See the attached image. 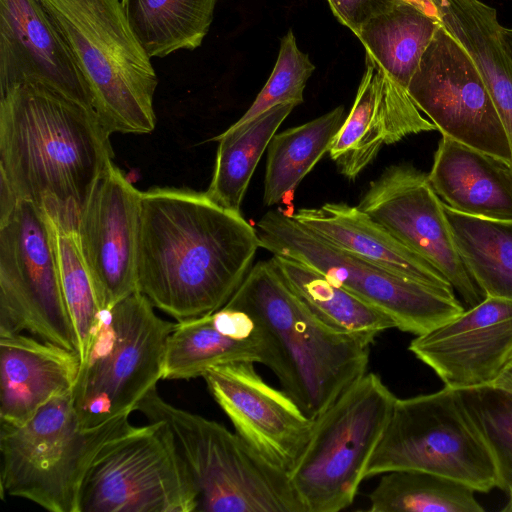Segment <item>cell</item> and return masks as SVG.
I'll return each instance as SVG.
<instances>
[{"instance_id": "603a6c76", "label": "cell", "mask_w": 512, "mask_h": 512, "mask_svg": "<svg viewBox=\"0 0 512 512\" xmlns=\"http://www.w3.org/2000/svg\"><path fill=\"white\" fill-rule=\"evenodd\" d=\"M442 25L413 5L393 0L370 17L356 36L366 50V59L407 90L423 53Z\"/></svg>"}, {"instance_id": "e0dca14e", "label": "cell", "mask_w": 512, "mask_h": 512, "mask_svg": "<svg viewBox=\"0 0 512 512\" xmlns=\"http://www.w3.org/2000/svg\"><path fill=\"white\" fill-rule=\"evenodd\" d=\"M409 350L445 387L457 391L491 385L512 355V300L485 297L417 335Z\"/></svg>"}, {"instance_id": "8fae6325", "label": "cell", "mask_w": 512, "mask_h": 512, "mask_svg": "<svg viewBox=\"0 0 512 512\" xmlns=\"http://www.w3.org/2000/svg\"><path fill=\"white\" fill-rule=\"evenodd\" d=\"M262 248L306 264L390 316L396 328L421 335L465 310L455 291L405 278L342 250L281 208L257 223Z\"/></svg>"}, {"instance_id": "7c38bea8", "label": "cell", "mask_w": 512, "mask_h": 512, "mask_svg": "<svg viewBox=\"0 0 512 512\" xmlns=\"http://www.w3.org/2000/svg\"><path fill=\"white\" fill-rule=\"evenodd\" d=\"M198 494L164 421L109 442L84 479L79 512H197Z\"/></svg>"}, {"instance_id": "5bb4252c", "label": "cell", "mask_w": 512, "mask_h": 512, "mask_svg": "<svg viewBox=\"0 0 512 512\" xmlns=\"http://www.w3.org/2000/svg\"><path fill=\"white\" fill-rule=\"evenodd\" d=\"M357 207L440 271L468 307L485 299L456 248L428 174L412 165H392L369 184Z\"/></svg>"}, {"instance_id": "74e56055", "label": "cell", "mask_w": 512, "mask_h": 512, "mask_svg": "<svg viewBox=\"0 0 512 512\" xmlns=\"http://www.w3.org/2000/svg\"><path fill=\"white\" fill-rule=\"evenodd\" d=\"M503 38L509 55L512 58V28L503 27Z\"/></svg>"}, {"instance_id": "ba28073f", "label": "cell", "mask_w": 512, "mask_h": 512, "mask_svg": "<svg viewBox=\"0 0 512 512\" xmlns=\"http://www.w3.org/2000/svg\"><path fill=\"white\" fill-rule=\"evenodd\" d=\"M16 333L78 352L55 222L41 206L0 188V335Z\"/></svg>"}, {"instance_id": "2e32d148", "label": "cell", "mask_w": 512, "mask_h": 512, "mask_svg": "<svg viewBox=\"0 0 512 512\" xmlns=\"http://www.w3.org/2000/svg\"><path fill=\"white\" fill-rule=\"evenodd\" d=\"M141 194L111 161L75 227L101 310L138 291Z\"/></svg>"}, {"instance_id": "7402d4cb", "label": "cell", "mask_w": 512, "mask_h": 512, "mask_svg": "<svg viewBox=\"0 0 512 512\" xmlns=\"http://www.w3.org/2000/svg\"><path fill=\"white\" fill-rule=\"evenodd\" d=\"M428 178L451 209L512 220V165L506 161L442 136Z\"/></svg>"}, {"instance_id": "3957f363", "label": "cell", "mask_w": 512, "mask_h": 512, "mask_svg": "<svg viewBox=\"0 0 512 512\" xmlns=\"http://www.w3.org/2000/svg\"><path fill=\"white\" fill-rule=\"evenodd\" d=\"M225 305L246 312L265 331L282 390L312 419L367 373L375 338L340 334L324 326L288 287L271 259L257 262Z\"/></svg>"}, {"instance_id": "d590c367", "label": "cell", "mask_w": 512, "mask_h": 512, "mask_svg": "<svg viewBox=\"0 0 512 512\" xmlns=\"http://www.w3.org/2000/svg\"><path fill=\"white\" fill-rule=\"evenodd\" d=\"M413 5L423 13L442 24L440 0H401Z\"/></svg>"}, {"instance_id": "8992f818", "label": "cell", "mask_w": 512, "mask_h": 512, "mask_svg": "<svg viewBox=\"0 0 512 512\" xmlns=\"http://www.w3.org/2000/svg\"><path fill=\"white\" fill-rule=\"evenodd\" d=\"M136 411L169 427L197 490V512H304L289 474L236 432L170 404L157 387Z\"/></svg>"}, {"instance_id": "5b68a950", "label": "cell", "mask_w": 512, "mask_h": 512, "mask_svg": "<svg viewBox=\"0 0 512 512\" xmlns=\"http://www.w3.org/2000/svg\"><path fill=\"white\" fill-rule=\"evenodd\" d=\"M129 418L85 426L71 390L21 425H0L2 497L26 499L51 512H79L90 466L109 442L134 427Z\"/></svg>"}, {"instance_id": "f1b7e54d", "label": "cell", "mask_w": 512, "mask_h": 512, "mask_svg": "<svg viewBox=\"0 0 512 512\" xmlns=\"http://www.w3.org/2000/svg\"><path fill=\"white\" fill-rule=\"evenodd\" d=\"M471 487L425 471L382 474L368 495L370 512H482Z\"/></svg>"}, {"instance_id": "9c48e42d", "label": "cell", "mask_w": 512, "mask_h": 512, "mask_svg": "<svg viewBox=\"0 0 512 512\" xmlns=\"http://www.w3.org/2000/svg\"><path fill=\"white\" fill-rule=\"evenodd\" d=\"M396 399L370 372L315 419L311 437L289 472L304 512H338L353 503Z\"/></svg>"}, {"instance_id": "d4e9b609", "label": "cell", "mask_w": 512, "mask_h": 512, "mask_svg": "<svg viewBox=\"0 0 512 512\" xmlns=\"http://www.w3.org/2000/svg\"><path fill=\"white\" fill-rule=\"evenodd\" d=\"M295 107L279 104L213 138L218 149L206 194L224 208L240 212L255 168L276 131Z\"/></svg>"}, {"instance_id": "1f68e13d", "label": "cell", "mask_w": 512, "mask_h": 512, "mask_svg": "<svg viewBox=\"0 0 512 512\" xmlns=\"http://www.w3.org/2000/svg\"><path fill=\"white\" fill-rule=\"evenodd\" d=\"M456 392L493 456L498 488L506 492L512 485V392L493 385Z\"/></svg>"}, {"instance_id": "ac0fdd59", "label": "cell", "mask_w": 512, "mask_h": 512, "mask_svg": "<svg viewBox=\"0 0 512 512\" xmlns=\"http://www.w3.org/2000/svg\"><path fill=\"white\" fill-rule=\"evenodd\" d=\"M22 83L43 85L94 109L90 89L40 1L0 0V94Z\"/></svg>"}, {"instance_id": "44dd1931", "label": "cell", "mask_w": 512, "mask_h": 512, "mask_svg": "<svg viewBox=\"0 0 512 512\" xmlns=\"http://www.w3.org/2000/svg\"><path fill=\"white\" fill-rule=\"evenodd\" d=\"M291 217L332 245L374 265L425 285L455 291L440 271L357 206L325 203L298 209Z\"/></svg>"}, {"instance_id": "4316f807", "label": "cell", "mask_w": 512, "mask_h": 512, "mask_svg": "<svg viewBox=\"0 0 512 512\" xmlns=\"http://www.w3.org/2000/svg\"><path fill=\"white\" fill-rule=\"evenodd\" d=\"M344 120V107L338 106L273 136L268 145L264 177L265 205L272 206L293 198L298 184L329 152Z\"/></svg>"}, {"instance_id": "6da1fadb", "label": "cell", "mask_w": 512, "mask_h": 512, "mask_svg": "<svg viewBox=\"0 0 512 512\" xmlns=\"http://www.w3.org/2000/svg\"><path fill=\"white\" fill-rule=\"evenodd\" d=\"M261 247L256 228L206 192L141 194L138 291L177 321L210 314L236 292Z\"/></svg>"}, {"instance_id": "cb8c5ba5", "label": "cell", "mask_w": 512, "mask_h": 512, "mask_svg": "<svg viewBox=\"0 0 512 512\" xmlns=\"http://www.w3.org/2000/svg\"><path fill=\"white\" fill-rule=\"evenodd\" d=\"M271 261L288 287L328 329L376 338L396 328L386 313L333 283L316 269L280 255H273Z\"/></svg>"}, {"instance_id": "83f0119b", "label": "cell", "mask_w": 512, "mask_h": 512, "mask_svg": "<svg viewBox=\"0 0 512 512\" xmlns=\"http://www.w3.org/2000/svg\"><path fill=\"white\" fill-rule=\"evenodd\" d=\"M456 248L486 297L512 300V220L457 212L444 203Z\"/></svg>"}, {"instance_id": "e575fe53", "label": "cell", "mask_w": 512, "mask_h": 512, "mask_svg": "<svg viewBox=\"0 0 512 512\" xmlns=\"http://www.w3.org/2000/svg\"><path fill=\"white\" fill-rule=\"evenodd\" d=\"M336 19L355 35L373 15L386 8L393 0H327Z\"/></svg>"}, {"instance_id": "277c9868", "label": "cell", "mask_w": 512, "mask_h": 512, "mask_svg": "<svg viewBox=\"0 0 512 512\" xmlns=\"http://www.w3.org/2000/svg\"><path fill=\"white\" fill-rule=\"evenodd\" d=\"M39 1L67 43L106 129L111 134L153 132L158 78L121 0Z\"/></svg>"}, {"instance_id": "4fadbf2b", "label": "cell", "mask_w": 512, "mask_h": 512, "mask_svg": "<svg viewBox=\"0 0 512 512\" xmlns=\"http://www.w3.org/2000/svg\"><path fill=\"white\" fill-rule=\"evenodd\" d=\"M407 92L442 136L512 165V152L491 93L464 47L440 26Z\"/></svg>"}, {"instance_id": "8d00e7d4", "label": "cell", "mask_w": 512, "mask_h": 512, "mask_svg": "<svg viewBox=\"0 0 512 512\" xmlns=\"http://www.w3.org/2000/svg\"><path fill=\"white\" fill-rule=\"evenodd\" d=\"M491 385L512 392V355Z\"/></svg>"}, {"instance_id": "9a60e30c", "label": "cell", "mask_w": 512, "mask_h": 512, "mask_svg": "<svg viewBox=\"0 0 512 512\" xmlns=\"http://www.w3.org/2000/svg\"><path fill=\"white\" fill-rule=\"evenodd\" d=\"M254 364H220L206 370L202 378L235 432L270 464L289 474L311 437L315 419L285 391L266 383Z\"/></svg>"}, {"instance_id": "836d02e7", "label": "cell", "mask_w": 512, "mask_h": 512, "mask_svg": "<svg viewBox=\"0 0 512 512\" xmlns=\"http://www.w3.org/2000/svg\"><path fill=\"white\" fill-rule=\"evenodd\" d=\"M380 73L378 112L385 144L396 143L412 134L436 130V126L422 115L407 90Z\"/></svg>"}, {"instance_id": "7a4b0ae2", "label": "cell", "mask_w": 512, "mask_h": 512, "mask_svg": "<svg viewBox=\"0 0 512 512\" xmlns=\"http://www.w3.org/2000/svg\"><path fill=\"white\" fill-rule=\"evenodd\" d=\"M111 133L94 109L43 85L0 94V187L76 227L112 161Z\"/></svg>"}, {"instance_id": "52a82bcc", "label": "cell", "mask_w": 512, "mask_h": 512, "mask_svg": "<svg viewBox=\"0 0 512 512\" xmlns=\"http://www.w3.org/2000/svg\"><path fill=\"white\" fill-rule=\"evenodd\" d=\"M175 324L159 317L139 291L102 310L72 389L83 425L97 426L136 410L163 379Z\"/></svg>"}, {"instance_id": "d6986e66", "label": "cell", "mask_w": 512, "mask_h": 512, "mask_svg": "<svg viewBox=\"0 0 512 512\" xmlns=\"http://www.w3.org/2000/svg\"><path fill=\"white\" fill-rule=\"evenodd\" d=\"M247 361L277 366L273 346L246 312L224 305L200 317L177 321L169 337L163 379L202 377L214 366Z\"/></svg>"}, {"instance_id": "30bf717a", "label": "cell", "mask_w": 512, "mask_h": 512, "mask_svg": "<svg viewBox=\"0 0 512 512\" xmlns=\"http://www.w3.org/2000/svg\"><path fill=\"white\" fill-rule=\"evenodd\" d=\"M405 469L437 474L476 492L499 485L485 440L457 392L445 386L430 394L396 399L365 478Z\"/></svg>"}, {"instance_id": "484cf974", "label": "cell", "mask_w": 512, "mask_h": 512, "mask_svg": "<svg viewBox=\"0 0 512 512\" xmlns=\"http://www.w3.org/2000/svg\"><path fill=\"white\" fill-rule=\"evenodd\" d=\"M217 0H121L128 23L150 58L201 46Z\"/></svg>"}, {"instance_id": "f35d334b", "label": "cell", "mask_w": 512, "mask_h": 512, "mask_svg": "<svg viewBox=\"0 0 512 512\" xmlns=\"http://www.w3.org/2000/svg\"><path fill=\"white\" fill-rule=\"evenodd\" d=\"M509 499L505 507L502 508L503 512H512V485L506 491Z\"/></svg>"}, {"instance_id": "f546056e", "label": "cell", "mask_w": 512, "mask_h": 512, "mask_svg": "<svg viewBox=\"0 0 512 512\" xmlns=\"http://www.w3.org/2000/svg\"><path fill=\"white\" fill-rule=\"evenodd\" d=\"M380 77V70L366 59V70L353 106L329 149L330 158L338 171L351 180L375 159L385 144L378 112Z\"/></svg>"}, {"instance_id": "d6a6232c", "label": "cell", "mask_w": 512, "mask_h": 512, "mask_svg": "<svg viewBox=\"0 0 512 512\" xmlns=\"http://www.w3.org/2000/svg\"><path fill=\"white\" fill-rule=\"evenodd\" d=\"M314 64L296 43L292 30L282 38L273 71L252 105L235 123L242 124L279 104L303 102V91Z\"/></svg>"}, {"instance_id": "ffe728a7", "label": "cell", "mask_w": 512, "mask_h": 512, "mask_svg": "<svg viewBox=\"0 0 512 512\" xmlns=\"http://www.w3.org/2000/svg\"><path fill=\"white\" fill-rule=\"evenodd\" d=\"M80 367L77 351L26 333L0 335V425H21L71 391Z\"/></svg>"}, {"instance_id": "4dcf8cb0", "label": "cell", "mask_w": 512, "mask_h": 512, "mask_svg": "<svg viewBox=\"0 0 512 512\" xmlns=\"http://www.w3.org/2000/svg\"><path fill=\"white\" fill-rule=\"evenodd\" d=\"M55 231L63 295L76 333L82 362L102 310L75 229L55 222Z\"/></svg>"}]
</instances>
